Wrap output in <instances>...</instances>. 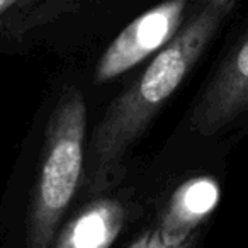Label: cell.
Returning a JSON list of instances; mask_svg holds the SVG:
<instances>
[{
	"label": "cell",
	"mask_w": 248,
	"mask_h": 248,
	"mask_svg": "<svg viewBox=\"0 0 248 248\" xmlns=\"http://www.w3.org/2000/svg\"><path fill=\"white\" fill-rule=\"evenodd\" d=\"M236 4L238 0H199L190 21L182 24L143 75L107 107L89 146V194H104L119 182L128 152L179 89Z\"/></svg>",
	"instance_id": "1"
},
{
	"label": "cell",
	"mask_w": 248,
	"mask_h": 248,
	"mask_svg": "<svg viewBox=\"0 0 248 248\" xmlns=\"http://www.w3.org/2000/svg\"><path fill=\"white\" fill-rule=\"evenodd\" d=\"M87 104L77 87L56 100L48 119L41 169L31 197L26 245L48 248L77 192L85 162Z\"/></svg>",
	"instance_id": "2"
},
{
	"label": "cell",
	"mask_w": 248,
	"mask_h": 248,
	"mask_svg": "<svg viewBox=\"0 0 248 248\" xmlns=\"http://www.w3.org/2000/svg\"><path fill=\"white\" fill-rule=\"evenodd\" d=\"M189 0H165L136 17L117 34L95 66V82L104 83L158 53L184 24Z\"/></svg>",
	"instance_id": "3"
},
{
	"label": "cell",
	"mask_w": 248,
	"mask_h": 248,
	"mask_svg": "<svg viewBox=\"0 0 248 248\" xmlns=\"http://www.w3.org/2000/svg\"><path fill=\"white\" fill-rule=\"evenodd\" d=\"M248 112V32L228 55L190 110L189 126L199 136H214Z\"/></svg>",
	"instance_id": "4"
},
{
	"label": "cell",
	"mask_w": 248,
	"mask_h": 248,
	"mask_svg": "<svg viewBox=\"0 0 248 248\" xmlns=\"http://www.w3.org/2000/svg\"><path fill=\"white\" fill-rule=\"evenodd\" d=\"M219 202V186L213 177L190 179L175 190L162 219V236L175 238V245L199 226Z\"/></svg>",
	"instance_id": "5"
},
{
	"label": "cell",
	"mask_w": 248,
	"mask_h": 248,
	"mask_svg": "<svg viewBox=\"0 0 248 248\" xmlns=\"http://www.w3.org/2000/svg\"><path fill=\"white\" fill-rule=\"evenodd\" d=\"M123 209L114 201H95L56 234L62 248H104L116 240L123 226Z\"/></svg>",
	"instance_id": "6"
},
{
	"label": "cell",
	"mask_w": 248,
	"mask_h": 248,
	"mask_svg": "<svg viewBox=\"0 0 248 248\" xmlns=\"http://www.w3.org/2000/svg\"><path fill=\"white\" fill-rule=\"evenodd\" d=\"M28 0H0V17H4L7 12L17 9L21 4H26Z\"/></svg>",
	"instance_id": "7"
}]
</instances>
